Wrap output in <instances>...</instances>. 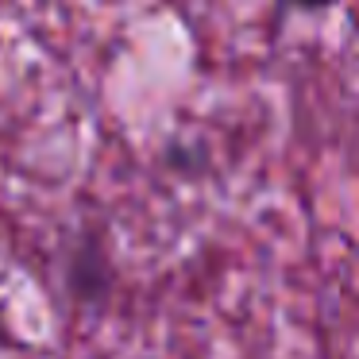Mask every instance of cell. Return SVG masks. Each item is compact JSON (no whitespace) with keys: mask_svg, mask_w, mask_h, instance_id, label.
Masks as SVG:
<instances>
[{"mask_svg":"<svg viewBox=\"0 0 359 359\" xmlns=\"http://www.w3.org/2000/svg\"><path fill=\"white\" fill-rule=\"evenodd\" d=\"M66 294L81 305H97L112 294V263L97 236H86L66 255Z\"/></svg>","mask_w":359,"mask_h":359,"instance_id":"cell-1","label":"cell"},{"mask_svg":"<svg viewBox=\"0 0 359 359\" xmlns=\"http://www.w3.org/2000/svg\"><path fill=\"white\" fill-rule=\"evenodd\" d=\"M332 4H344V0H278V8H297V12H325Z\"/></svg>","mask_w":359,"mask_h":359,"instance_id":"cell-2","label":"cell"}]
</instances>
